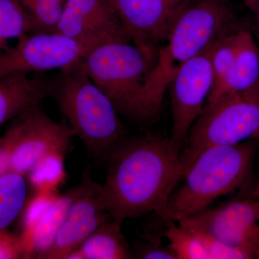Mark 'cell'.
Returning a JSON list of instances; mask_svg holds the SVG:
<instances>
[{"instance_id": "484cf974", "label": "cell", "mask_w": 259, "mask_h": 259, "mask_svg": "<svg viewBox=\"0 0 259 259\" xmlns=\"http://www.w3.org/2000/svg\"><path fill=\"white\" fill-rule=\"evenodd\" d=\"M136 255L137 258L144 259H177L169 245L163 244L161 240L156 238L148 239L146 243L139 245Z\"/></svg>"}, {"instance_id": "277c9868", "label": "cell", "mask_w": 259, "mask_h": 259, "mask_svg": "<svg viewBox=\"0 0 259 259\" xmlns=\"http://www.w3.org/2000/svg\"><path fill=\"white\" fill-rule=\"evenodd\" d=\"M255 148L249 141L204 150L187 168L183 185L158 215L180 222L239 188L249 174Z\"/></svg>"}, {"instance_id": "8992f818", "label": "cell", "mask_w": 259, "mask_h": 259, "mask_svg": "<svg viewBox=\"0 0 259 259\" xmlns=\"http://www.w3.org/2000/svg\"><path fill=\"white\" fill-rule=\"evenodd\" d=\"M259 137V86L231 94L204 106L180 152L184 175L202 151ZM184 176V175H183Z\"/></svg>"}, {"instance_id": "3957f363", "label": "cell", "mask_w": 259, "mask_h": 259, "mask_svg": "<svg viewBox=\"0 0 259 259\" xmlns=\"http://www.w3.org/2000/svg\"><path fill=\"white\" fill-rule=\"evenodd\" d=\"M61 112L89 152L98 159H107L122 140L125 128L111 100L89 77L81 64L62 70L51 83Z\"/></svg>"}, {"instance_id": "5b68a950", "label": "cell", "mask_w": 259, "mask_h": 259, "mask_svg": "<svg viewBox=\"0 0 259 259\" xmlns=\"http://www.w3.org/2000/svg\"><path fill=\"white\" fill-rule=\"evenodd\" d=\"M155 58L130 41L100 44L88 53L83 66L89 77L111 100L120 115L140 123L156 120L146 82Z\"/></svg>"}, {"instance_id": "7c38bea8", "label": "cell", "mask_w": 259, "mask_h": 259, "mask_svg": "<svg viewBox=\"0 0 259 259\" xmlns=\"http://www.w3.org/2000/svg\"><path fill=\"white\" fill-rule=\"evenodd\" d=\"M56 32L99 46L130 41L114 0H66Z\"/></svg>"}, {"instance_id": "cb8c5ba5", "label": "cell", "mask_w": 259, "mask_h": 259, "mask_svg": "<svg viewBox=\"0 0 259 259\" xmlns=\"http://www.w3.org/2000/svg\"><path fill=\"white\" fill-rule=\"evenodd\" d=\"M59 196L56 192H35L24 211L21 236H28L32 233Z\"/></svg>"}, {"instance_id": "ba28073f", "label": "cell", "mask_w": 259, "mask_h": 259, "mask_svg": "<svg viewBox=\"0 0 259 259\" xmlns=\"http://www.w3.org/2000/svg\"><path fill=\"white\" fill-rule=\"evenodd\" d=\"M6 131L11 139L10 170L25 175L51 153L66 154L74 136L69 126L52 120L40 107L16 117Z\"/></svg>"}, {"instance_id": "4316f807", "label": "cell", "mask_w": 259, "mask_h": 259, "mask_svg": "<svg viewBox=\"0 0 259 259\" xmlns=\"http://www.w3.org/2000/svg\"><path fill=\"white\" fill-rule=\"evenodd\" d=\"M23 258L20 238L6 230L0 231V259Z\"/></svg>"}, {"instance_id": "4fadbf2b", "label": "cell", "mask_w": 259, "mask_h": 259, "mask_svg": "<svg viewBox=\"0 0 259 259\" xmlns=\"http://www.w3.org/2000/svg\"><path fill=\"white\" fill-rule=\"evenodd\" d=\"M100 185L90 182L88 190L75 201L51 246L40 259H65L102 225L113 219L102 210L98 200Z\"/></svg>"}, {"instance_id": "30bf717a", "label": "cell", "mask_w": 259, "mask_h": 259, "mask_svg": "<svg viewBox=\"0 0 259 259\" xmlns=\"http://www.w3.org/2000/svg\"><path fill=\"white\" fill-rule=\"evenodd\" d=\"M212 44L181 66L168 85L173 120L170 139L180 150L212 90Z\"/></svg>"}, {"instance_id": "9a60e30c", "label": "cell", "mask_w": 259, "mask_h": 259, "mask_svg": "<svg viewBox=\"0 0 259 259\" xmlns=\"http://www.w3.org/2000/svg\"><path fill=\"white\" fill-rule=\"evenodd\" d=\"M91 181L86 180L79 187L59 195L45 215L28 236H20L23 258H37L51 246L67 218L73 204L88 190Z\"/></svg>"}, {"instance_id": "6da1fadb", "label": "cell", "mask_w": 259, "mask_h": 259, "mask_svg": "<svg viewBox=\"0 0 259 259\" xmlns=\"http://www.w3.org/2000/svg\"><path fill=\"white\" fill-rule=\"evenodd\" d=\"M180 152L170 137L149 134L122 140L107 158L106 179L99 188L102 210L121 223L161 212L183 178Z\"/></svg>"}, {"instance_id": "d4e9b609", "label": "cell", "mask_w": 259, "mask_h": 259, "mask_svg": "<svg viewBox=\"0 0 259 259\" xmlns=\"http://www.w3.org/2000/svg\"><path fill=\"white\" fill-rule=\"evenodd\" d=\"M190 230L194 232L202 241L208 253L209 259H250L249 255L244 252L230 246L214 237L202 232Z\"/></svg>"}, {"instance_id": "2e32d148", "label": "cell", "mask_w": 259, "mask_h": 259, "mask_svg": "<svg viewBox=\"0 0 259 259\" xmlns=\"http://www.w3.org/2000/svg\"><path fill=\"white\" fill-rule=\"evenodd\" d=\"M258 86L259 47L252 34L242 29L239 31L238 49L229 74L218 96L211 103L226 95L248 91Z\"/></svg>"}, {"instance_id": "8fae6325", "label": "cell", "mask_w": 259, "mask_h": 259, "mask_svg": "<svg viewBox=\"0 0 259 259\" xmlns=\"http://www.w3.org/2000/svg\"><path fill=\"white\" fill-rule=\"evenodd\" d=\"M190 0H114L130 40L156 58L181 12Z\"/></svg>"}, {"instance_id": "ffe728a7", "label": "cell", "mask_w": 259, "mask_h": 259, "mask_svg": "<svg viewBox=\"0 0 259 259\" xmlns=\"http://www.w3.org/2000/svg\"><path fill=\"white\" fill-rule=\"evenodd\" d=\"M29 33H35L33 23L20 1L0 0V51L8 40Z\"/></svg>"}, {"instance_id": "e0dca14e", "label": "cell", "mask_w": 259, "mask_h": 259, "mask_svg": "<svg viewBox=\"0 0 259 259\" xmlns=\"http://www.w3.org/2000/svg\"><path fill=\"white\" fill-rule=\"evenodd\" d=\"M122 223L112 219L97 228L76 248L81 259L133 258L128 243L121 230Z\"/></svg>"}, {"instance_id": "44dd1931", "label": "cell", "mask_w": 259, "mask_h": 259, "mask_svg": "<svg viewBox=\"0 0 259 259\" xmlns=\"http://www.w3.org/2000/svg\"><path fill=\"white\" fill-rule=\"evenodd\" d=\"M162 219L166 227L164 236L177 259H209L202 241L194 232L176 221Z\"/></svg>"}, {"instance_id": "83f0119b", "label": "cell", "mask_w": 259, "mask_h": 259, "mask_svg": "<svg viewBox=\"0 0 259 259\" xmlns=\"http://www.w3.org/2000/svg\"><path fill=\"white\" fill-rule=\"evenodd\" d=\"M11 139L7 133L0 138V177L10 170V156H11Z\"/></svg>"}, {"instance_id": "f1b7e54d", "label": "cell", "mask_w": 259, "mask_h": 259, "mask_svg": "<svg viewBox=\"0 0 259 259\" xmlns=\"http://www.w3.org/2000/svg\"><path fill=\"white\" fill-rule=\"evenodd\" d=\"M243 1L250 9L259 13V0H243Z\"/></svg>"}, {"instance_id": "ac0fdd59", "label": "cell", "mask_w": 259, "mask_h": 259, "mask_svg": "<svg viewBox=\"0 0 259 259\" xmlns=\"http://www.w3.org/2000/svg\"><path fill=\"white\" fill-rule=\"evenodd\" d=\"M28 187L23 175L8 171L0 177V231L16 219L26 202Z\"/></svg>"}, {"instance_id": "7a4b0ae2", "label": "cell", "mask_w": 259, "mask_h": 259, "mask_svg": "<svg viewBox=\"0 0 259 259\" xmlns=\"http://www.w3.org/2000/svg\"><path fill=\"white\" fill-rule=\"evenodd\" d=\"M225 0H190L174 24L163 47L156 53L147 78L146 93L150 106L158 116L163 97L181 66L208 48L233 20Z\"/></svg>"}, {"instance_id": "5bb4252c", "label": "cell", "mask_w": 259, "mask_h": 259, "mask_svg": "<svg viewBox=\"0 0 259 259\" xmlns=\"http://www.w3.org/2000/svg\"><path fill=\"white\" fill-rule=\"evenodd\" d=\"M51 93V83L40 76L13 74L0 76V125L37 107Z\"/></svg>"}, {"instance_id": "52a82bcc", "label": "cell", "mask_w": 259, "mask_h": 259, "mask_svg": "<svg viewBox=\"0 0 259 259\" xmlns=\"http://www.w3.org/2000/svg\"><path fill=\"white\" fill-rule=\"evenodd\" d=\"M96 47L58 32L25 34L0 51V76L71 69Z\"/></svg>"}, {"instance_id": "603a6c76", "label": "cell", "mask_w": 259, "mask_h": 259, "mask_svg": "<svg viewBox=\"0 0 259 259\" xmlns=\"http://www.w3.org/2000/svg\"><path fill=\"white\" fill-rule=\"evenodd\" d=\"M28 12L35 33L56 32L66 0H19Z\"/></svg>"}, {"instance_id": "7402d4cb", "label": "cell", "mask_w": 259, "mask_h": 259, "mask_svg": "<svg viewBox=\"0 0 259 259\" xmlns=\"http://www.w3.org/2000/svg\"><path fill=\"white\" fill-rule=\"evenodd\" d=\"M64 156L59 153L47 155L29 171V181L35 192H56L66 177Z\"/></svg>"}, {"instance_id": "d6986e66", "label": "cell", "mask_w": 259, "mask_h": 259, "mask_svg": "<svg viewBox=\"0 0 259 259\" xmlns=\"http://www.w3.org/2000/svg\"><path fill=\"white\" fill-rule=\"evenodd\" d=\"M239 31L225 34L212 44L211 66L213 84L206 105L211 103L216 98L228 77L238 49Z\"/></svg>"}, {"instance_id": "9c48e42d", "label": "cell", "mask_w": 259, "mask_h": 259, "mask_svg": "<svg viewBox=\"0 0 259 259\" xmlns=\"http://www.w3.org/2000/svg\"><path fill=\"white\" fill-rule=\"evenodd\" d=\"M259 258V199H236L178 222Z\"/></svg>"}, {"instance_id": "f546056e", "label": "cell", "mask_w": 259, "mask_h": 259, "mask_svg": "<svg viewBox=\"0 0 259 259\" xmlns=\"http://www.w3.org/2000/svg\"><path fill=\"white\" fill-rule=\"evenodd\" d=\"M252 197H255V198L259 199V171L258 178H257L256 183H255L254 190H253Z\"/></svg>"}]
</instances>
